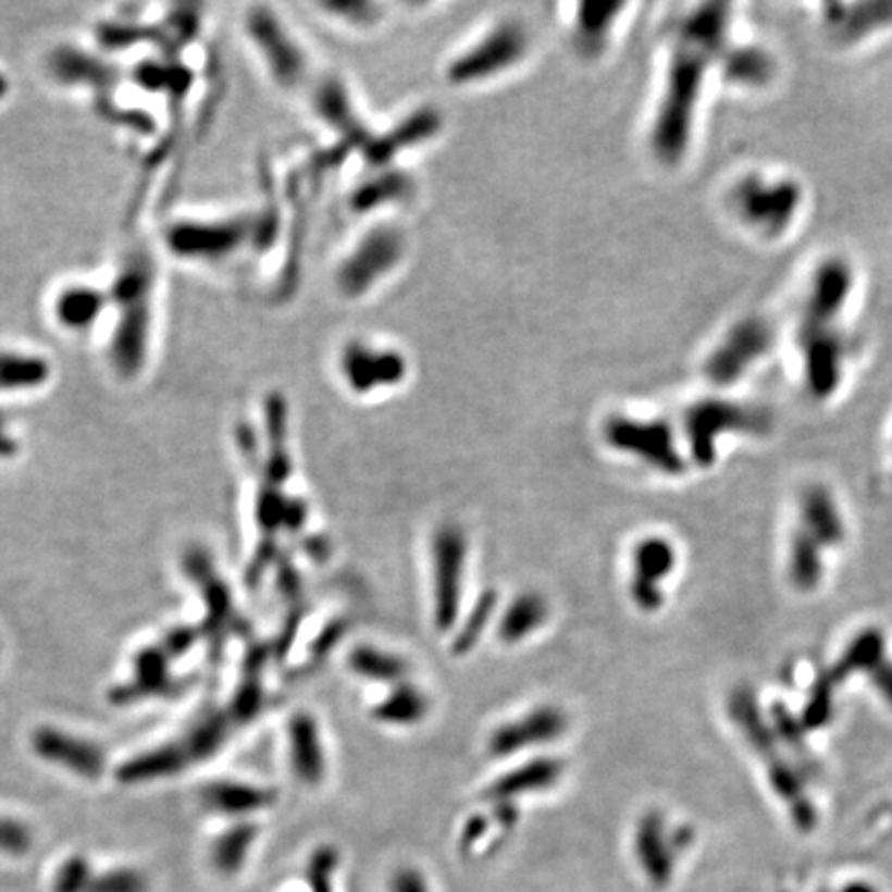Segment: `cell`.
Returning <instances> with one entry per match:
<instances>
[{
  "instance_id": "obj_1",
  "label": "cell",
  "mask_w": 892,
  "mask_h": 892,
  "mask_svg": "<svg viewBox=\"0 0 892 892\" xmlns=\"http://www.w3.org/2000/svg\"><path fill=\"white\" fill-rule=\"evenodd\" d=\"M723 15H696L673 48L669 62L668 87L655 122V151L668 160H676L689 139L690 112L703 85L705 64L719 38Z\"/></svg>"
},
{
  "instance_id": "obj_2",
  "label": "cell",
  "mask_w": 892,
  "mask_h": 892,
  "mask_svg": "<svg viewBox=\"0 0 892 892\" xmlns=\"http://www.w3.org/2000/svg\"><path fill=\"white\" fill-rule=\"evenodd\" d=\"M466 567V531L455 523L441 525L432 537V604L434 624L441 632L455 629L459 620Z\"/></svg>"
},
{
  "instance_id": "obj_3",
  "label": "cell",
  "mask_w": 892,
  "mask_h": 892,
  "mask_svg": "<svg viewBox=\"0 0 892 892\" xmlns=\"http://www.w3.org/2000/svg\"><path fill=\"white\" fill-rule=\"evenodd\" d=\"M604 436L616 450L630 453L664 473L682 471L680 455L676 453L671 432L664 422L611 418L604 428Z\"/></svg>"
},
{
  "instance_id": "obj_4",
  "label": "cell",
  "mask_w": 892,
  "mask_h": 892,
  "mask_svg": "<svg viewBox=\"0 0 892 892\" xmlns=\"http://www.w3.org/2000/svg\"><path fill=\"white\" fill-rule=\"evenodd\" d=\"M567 728L565 710L554 705H542L492 731L487 738V752L494 758H508L556 742L567 733Z\"/></svg>"
},
{
  "instance_id": "obj_5",
  "label": "cell",
  "mask_w": 892,
  "mask_h": 892,
  "mask_svg": "<svg viewBox=\"0 0 892 892\" xmlns=\"http://www.w3.org/2000/svg\"><path fill=\"white\" fill-rule=\"evenodd\" d=\"M678 565V552L661 535L643 537L632 552L630 599L643 611H655L664 606V583Z\"/></svg>"
},
{
  "instance_id": "obj_6",
  "label": "cell",
  "mask_w": 892,
  "mask_h": 892,
  "mask_svg": "<svg viewBox=\"0 0 892 892\" xmlns=\"http://www.w3.org/2000/svg\"><path fill=\"white\" fill-rule=\"evenodd\" d=\"M682 834H669L664 816L649 812L639 820L634 832L636 859L655 887H666L673 874V853L680 852Z\"/></svg>"
},
{
  "instance_id": "obj_7",
  "label": "cell",
  "mask_w": 892,
  "mask_h": 892,
  "mask_svg": "<svg viewBox=\"0 0 892 892\" xmlns=\"http://www.w3.org/2000/svg\"><path fill=\"white\" fill-rule=\"evenodd\" d=\"M287 738L289 763L296 779H300L306 785L323 783L326 775V756L319 721L306 710L296 713L289 719Z\"/></svg>"
},
{
  "instance_id": "obj_8",
  "label": "cell",
  "mask_w": 892,
  "mask_h": 892,
  "mask_svg": "<svg viewBox=\"0 0 892 892\" xmlns=\"http://www.w3.org/2000/svg\"><path fill=\"white\" fill-rule=\"evenodd\" d=\"M565 775V763L554 756H542L528 760L498 777L486 791V800L494 802H517L523 795L552 790Z\"/></svg>"
},
{
  "instance_id": "obj_9",
  "label": "cell",
  "mask_w": 892,
  "mask_h": 892,
  "mask_svg": "<svg viewBox=\"0 0 892 892\" xmlns=\"http://www.w3.org/2000/svg\"><path fill=\"white\" fill-rule=\"evenodd\" d=\"M800 529H804L822 548L839 546L845 540L843 512L825 487H810L804 494L800 505Z\"/></svg>"
},
{
  "instance_id": "obj_10",
  "label": "cell",
  "mask_w": 892,
  "mask_h": 892,
  "mask_svg": "<svg viewBox=\"0 0 892 892\" xmlns=\"http://www.w3.org/2000/svg\"><path fill=\"white\" fill-rule=\"evenodd\" d=\"M108 306V292L89 284H71L59 289L52 310L57 323L69 333H83L82 329L96 323Z\"/></svg>"
},
{
  "instance_id": "obj_11",
  "label": "cell",
  "mask_w": 892,
  "mask_h": 892,
  "mask_svg": "<svg viewBox=\"0 0 892 892\" xmlns=\"http://www.w3.org/2000/svg\"><path fill=\"white\" fill-rule=\"evenodd\" d=\"M34 746L44 758L69 767L71 771L96 777L103 769V754L89 742H82L57 730H41L36 733Z\"/></svg>"
},
{
  "instance_id": "obj_12",
  "label": "cell",
  "mask_w": 892,
  "mask_h": 892,
  "mask_svg": "<svg viewBox=\"0 0 892 892\" xmlns=\"http://www.w3.org/2000/svg\"><path fill=\"white\" fill-rule=\"evenodd\" d=\"M548 618V599L540 591H523L503 611L498 622V639L505 645H519L542 629Z\"/></svg>"
},
{
  "instance_id": "obj_13",
  "label": "cell",
  "mask_w": 892,
  "mask_h": 892,
  "mask_svg": "<svg viewBox=\"0 0 892 892\" xmlns=\"http://www.w3.org/2000/svg\"><path fill=\"white\" fill-rule=\"evenodd\" d=\"M205 804L213 812L225 816H246L263 810L275 802V791L238 781L211 783L203 793Z\"/></svg>"
},
{
  "instance_id": "obj_14",
  "label": "cell",
  "mask_w": 892,
  "mask_h": 892,
  "mask_svg": "<svg viewBox=\"0 0 892 892\" xmlns=\"http://www.w3.org/2000/svg\"><path fill=\"white\" fill-rule=\"evenodd\" d=\"M428 713H430V698L426 692L418 689L416 684H409L406 680L393 686L385 698L374 705L372 717L383 726L409 728V726L424 721Z\"/></svg>"
},
{
  "instance_id": "obj_15",
  "label": "cell",
  "mask_w": 892,
  "mask_h": 892,
  "mask_svg": "<svg viewBox=\"0 0 892 892\" xmlns=\"http://www.w3.org/2000/svg\"><path fill=\"white\" fill-rule=\"evenodd\" d=\"M347 666L362 680L376 682V684H388V686H397L406 682L407 673H409V664L404 657L385 649H376L372 645H362L351 651Z\"/></svg>"
},
{
  "instance_id": "obj_16",
  "label": "cell",
  "mask_w": 892,
  "mask_h": 892,
  "mask_svg": "<svg viewBox=\"0 0 892 892\" xmlns=\"http://www.w3.org/2000/svg\"><path fill=\"white\" fill-rule=\"evenodd\" d=\"M822 549L804 529L793 531L788 549V574L800 591H812L822 581Z\"/></svg>"
},
{
  "instance_id": "obj_17",
  "label": "cell",
  "mask_w": 892,
  "mask_h": 892,
  "mask_svg": "<svg viewBox=\"0 0 892 892\" xmlns=\"http://www.w3.org/2000/svg\"><path fill=\"white\" fill-rule=\"evenodd\" d=\"M50 379V366L36 354L0 349V391L36 388Z\"/></svg>"
},
{
  "instance_id": "obj_18",
  "label": "cell",
  "mask_w": 892,
  "mask_h": 892,
  "mask_svg": "<svg viewBox=\"0 0 892 892\" xmlns=\"http://www.w3.org/2000/svg\"><path fill=\"white\" fill-rule=\"evenodd\" d=\"M257 834H259L257 825H238L223 832L211 852L213 866L225 876L238 872L246 862V855L250 852Z\"/></svg>"
},
{
  "instance_id": "obj_19",
  "label": "cell",
  "mask_w": 892,
  "mask_h": 892,
  "mask_svg": "<svg viewBox=\"0 0 892 892\" xmlns=\"http://www.w3.org/2000/svg\"><path fill=\"white\" fill-rule=\"evenodd\" d=\"M498 606V593L496 591H484L478 602L473 604V608L469 609V614L463 620V627L457 632L455 641H453V653L455 655H467L469 651L475 649L478 641L482 639V634L486 632V627L494 616V609Z\"/></svg>"
},
{
  "instance_id": "obj_20",
  "label": "cell",
  "mask_w": 892,
  "mask_h": 892,
  "mask_svg": "<svg viewBox=\"0 0 892 892\" xmlns=\"http://www.w3.org/2000/svg\"><path fill=\"white\" fill-rule=\"evenodd\" d=\"M149 884L145 876L131 868H119L108 872L96 874L94 870L87 876L82 892H147Z\"/></svg>"
},
{
  "instance_id": "obj_21",
  "label": "cell",
  "mask_w": 892,
  "mask_h": 892,
  "mask_svg": "<svg viewBox=\"0 0 892 892\" xmlns=\"http://www.w3.org/2000/svg\"><path fill=\"white\" fill-rule=\"evenodd\" d=\"M339 866V853L335 847L323 845L312 853L308 864V887L310 892H333V880Z\"/></svg>"
},
{
  "instance_id": "obj_22",
  "label": "cell",
  "mask_w": 892,
  "mask_h": 892,
  "mask_svg": "<svg viewBox=\"0 0 892 892\" xmlns=\"http://www.w3.org/2000/svg\"><path fill=\"white\" fill-rule=\"evenodd\" d=\"M91 872L89 864L82 857H71L62 864L54 878V892H82L87 876Z\"/></svg>"
},
{
  "instance_id": "obj_23",
  "label": "cell",
  "mask_w": 892,
  "mask_h": 892,
  "mask_svg": "<svg viewBox=\"0 0 892 892\" xmlns=\"http://www.w3.org/2000/svg\"><path fill=\"white\" fill-rule=\"evenodd\" d=\"M32 847V834L17 820L11 818H0V853L7 855H21L29 852Z\"/></svg>"
},
{
  "instance_id": "obj_24",
  "label": "cell",
  "mask_w": 892,
  "mask_h": 892,
  "mask_svg": "<svg viewBox=\"0 0 892 892\" xmlns=\"http://www.w3.org/2000/svg\"><path fill=\"white\" fill-rule=\"evenodd\" d=\"M487 829H490V820H487L484 814H475V816H471V818L467 820L466 827H463L461 839H459L461 852H473V847H475V845H478V843L486 837Z\"/></svg>"
},
{
  "instance_id": "obj_25",
  "label": "cell",
  "mask_w": 892,
  "mask_h": 892,
  "mask_svg": "<svg viewBox=\"0 0 892 892\" xmlns=\"http://www.w3.org/2000/svg\"><path fill=\"white\" fill-rule=\"evenodd\" d=\"M391 892H430L424 876L413 868H401L391 878Z\"/></svg>"
},
{
  "instance_id": "obj_26",
  "label": "cell",
  "mask_w": 892,
  "mask_h": 892,
  "mask_svg": "<svg viewBox=\"0 0 892 892\" xmlns=\"http://www.w3.org/2000/svg\"><path fill=\"white\" fill-rule=\"evenodd\" d=\"M872 673L874 686L878 689L880 696L892 707V661L882 659V661L872 669Z\"/></svg>"
},
{
  "instance_id": "obj_27",
  "label": "cell",
  "mask_w": 892,
  "mask_h": 892,
  "mask_svg": "<svg viewBox=\"0 0 892 892\" xmlns=\"http://www.w3.org/2000/svg\"><path fill=\"white\" fill-rule=\"evenodd\" d=\"M344 630L345 629H342L339 624L325 629V632L321 634V639H319L317 645H314V655H317V657H323L329 651L333 649L335 643H337V639L344 634Z\"/></svg>"
},
{
  "instance_id": "obj_28",
  "label": "cell",
  "mask_w": 892,
  "mask_h": 892,
  "mask_svg": "<svg viewBox=\"0 0 892 892\" xmlns=\"http://www.w3.org/2000/svg\"><path fill=\"white\" fill-rule=\"evenodd\" d=\"M9 94V82L4 79V75L0 73V102H2V98Z\"/></svg>"
}]
</instances>
